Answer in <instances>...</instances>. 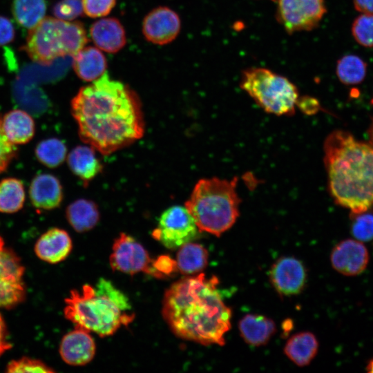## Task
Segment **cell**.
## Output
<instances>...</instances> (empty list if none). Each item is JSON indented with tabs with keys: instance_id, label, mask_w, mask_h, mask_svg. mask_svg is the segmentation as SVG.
<instances>
[{
	"instance_id": "cell-1",
	"label": "cell",
	"mask_w": 373,
	"mask_h": 373,
	"mask_svg": "<svg viewBox=\"0 0 373 373\" xmlns=\"http://www.w3.org/2000/svg\"><path fill=\"white\" fill-rule=\"evenodd\" d=\"M71 113L81 140L103 155L128 146L144 135L139 97L106 72L79 90L71 101Z\"/></svg>"
},
{
	"instance_id": "cell-2",
	"label": "cell",
	"mask_w": 373,
	"mask_h": 373,
	"mask_svg": "<svg viewBox=\"0 0 373 373\" xmlns=\"http://www.w3.org/2000/svg\"><path fill=\"white\" fill-rule=\"evenodd\" d=\"M218 279L203 273L173 283L162 300V314L178 338L204 345H224L231 328V310L221 296Z\"/></svg>"
},
{
	"instance_id": "cell-3",
	"label": "cell",
	"mask_w": 373,
	"mask_h": 373,
	"mask_svg": "<svg viewBox=\"0 0 373 373\" xmlns=\"http://www.w3.org/2000/svg\"><path fill=\"white\" fill-rule=\"evenodd\" d=\"M331 195L351 213L373 210V146L350 133L334 131L324 143Z\"/></svg>"
},
{
	"instance_id": "cell-4",
	"label": "cell",
	"mask_w": 373,
	"mask_h": 373,
	"mask_svg": "<svg viewBox=\"0 0 373 373\" xmlns=\"http://www.w3.org/2000/svg\"><path fill=\"white\" fill-rule=\"evenodd\" d=\"M238 180L236 177L231 180L214 177L195 184L184 207L200 231L218 237L234 224L241 201L236 192Z\"/></svg>"
},
{
	"instance_id": "cell-5",
	"label": "cell",
	"mask_w": 373,
	"mask_h": 373,
	"mask_svg": "<svg viewBox=\"0 0 373 373\" xmlns=\"http://www.w3.org/2000/svg\"><path fill=\"white\" fill-rule=\"evenodd\" d=\"M65 317L75 327L93 332L101 337L113 335L122 325H128L135 315L122 311L107 297L85 285L81 291L72 290L65 300Z\"/></svg>"
},
{
	"instance_id": "cell-6",
	"label": "cell",
	"mask_w": 373,
	"mask_h": 373,
	"mask_svg": "<svg viewBox=\"0 0 373 373\" xmlns=\"http://www.w3.org/2000/svg\"><path fill=\"white\" fill-rule=\"evenodd\" d=\"M87 41L81 22L48 17L30 28L24 50L32 61L46 65L57 58L75 55Z\"/></svg>"
},
{
	"instance_id": "cell-7",
	"label": "cell",
	"mask_w": 373,
	"mask_h": 373,
	"mask_svg": "<svg viewBox=\"0 0 373 373\" xmlns=\"http://www.w3.org/2000/svg\"><path fill=\"white\" fill-rule=\"evenodd\" d=\"M240 85L267 113H294L299 95L296 86L287 78L267 68H250L243 71Z\"/></svg>"
},
{
	"instance_id": "cell-8",
	"label": "cell",
	"mask_w": 373,
	"mask_h": 373,
	"mask_svg": "<svg viewBox=\"0 0 373 373\" xmlns=\"http://www.w3.org/2000/svg\"><path fill=\"white\" fill-rule=\"evenodd\" d=\"M200 232L195 222L185 208L173 206L161 215L152 236L166 248L174 249L191 242Z\"/></svg>"
},
{
	"instance_id": "cell-9",
	"label": "cell",
	"mask_w": 373,
	"mask_h": 373,
	"mask_svg": "<svg viewBox=\"0 0 373 373\" xmlns=\"http://www.w3.org/2000/svg\"><path fill=\"white\" fill-rule=\"evenodd\" d=\"M110 256V265L114 271L134 275L144 272L156 278L157 274L146 249L134 238L122 233L115 240Z\"/></svg>"
},
{
	"instance_id": "cell-10",
	"label": "cell",
	"mask_w": 373,
	"mask_h": 373,
	"mask_svg": "<svg viewBox=\"0 0 373 373\" xmlns=\"http://www.w3.org/2000/svg\"><path fill=\"white\" fill-rule=\"evenodd\" d=\"M24 267L20 258L10 249L4 247L0 236V307L10 309L26 297Z\"/></svg>"
},
{
	"instance_id": "cell-11",
	"label": "cell",
	"mask_w": 373,
	"mask_h": 373,
	"mask_svg": "<svg viewBox=\"0 0 373 373\" xmlns=\"http://www.w3.org/2000/svg\"><path fill=\"white\" fill-rule=\"evenodd\" d=\"M277 19L290 34L314 28L326 12L324 0H276Z\"/></svg>"
},
{
	"instance_id": "cell-12",
	"label": "cell",
	"mask_w": 373,
	"mask_h": 373,
	"mask_svg": "<svg viewBox=\"0 0 373 373\" xmlns=\"http://www.w3.org/2000/svg\"><path fill=\"white\" fill-rule=\"evenodd\" d=\"M181 21L178 14L167 6H159L144 18L142 30L144 38L157 45L172 42L179 35Z\"/></svg>"
},
{
	"instance_id": "cell-13",
	"label": "cell",
	"mask_w": 373,
	"mask_h": 373,
	"mask_svg": "<svg viewBox=\"0 0 373 373\" xmlns=\"http://www.w3.org/2000/svg\"><path fill=\"white\" fill-rule=\"evenodd\" d=\"M269 279L275 290L281 296L300 294L307 280V272L300 260L294 257H282L271 266Z\"/></svg>"
},
{
	"instance_id": "cell-14",
	"label": "cell",
	"mask_w": 373,
	"mask_h": 373,
	"mask_svg": "<svg viewBox=\"0 0 373 373\" xmlns=\"http://www.w3.org/2000/svg\"><path fill=\"white\" fill-rule=\"evenodd\" d=\"M330 259L334 269L343 275L351 276L364 271L368 263L369 254L361 241L347 239L334 247Z\"/></svg>"
},
{
	"instance_id": "cell-15",
	"label": "cell",
	"mask_w": 373,
	"mask_h": 373,
	"mask_svg": "<svg viewBox=\"0 0 373 373\" xmlns=\"http://www.w3.org/2000/svg\"><path fill=\"white\" fill-rule=\"evenodd\" d=\"M90 332L79 327L66 334L61 340L59 353L70 365H84L95 356L96 345Z\"/></svg>"
},
{
	"instance_id": "cell-16",
	"label": "cell",
	"mask_w": 373,
	"mask_h": 373,
	"mask_svg": "<svg viewBox=\"0 0 373 373\" xmlns=\"http://www.w3.org/2000/svg\"><path fill=\"white\" fill-rule=\"evenodd\" d=\"M29 197L32 204L39 210L57 208L63 200V189L59 179L50 173L36 175L30 185Z\"/></svg>"
},
{
	"instance_id": "cell-17",
	"label": "cell",
	"mask_w": 373,
	"mask_h": 373,
	"mask_svg": "<svg viewBox=\"0 0 373 373\" xmlns=\"http://www.w3.org/2000/svg\"><path fill=\"white\" fill-rule=\"evenodd\" d=\"M90 35L97 48L108 53L119 52L126 44L125 29L115 17L95 21L90 28Z\"/></svg>"
},
{
	"instance_id": "cell-18",
	"label": "cell",
	"mask_w": 373,
	"mask_h": 373,
	"mask_svg": "<svg viewBox=\"0 0 373 373\" xmlns=\"http://www.w3.org/2000/svg\"><path fill=\"white\" fill-rule=\"evenodd\" d=\"M72 247V240L65 230L52 228L38 239L35 251L42 260L55 264L65 260L71 252Z\"/></svg>"
},
{
	"instance_id": "cell-19",
	"label": "cell",
	"mask_w": 373,
	"mask_h": 373,
	"mask_svg": "<svg viewBox=\"0 0 373 373\" xmlns=\"http://www.w3.org/2000/svg\"><path fill=\"white\" fill-rule=\"evenodd\" d=\"M73 57V70L85 82H91L106 73V57L97 47L84 46Z\"/></svg>"
},
{
	"instance_id": "cell-20",
	"label": "cell",
	"mask_w": 373,
	"mask_h": 373,
	"mask_svg": "<svg viewBox=\"0 0 373 373\" xmlns=\"http://www.w3.org/2000/svg\"><path fill=\"white\" fill-rule=\"evenodd\" d=\"M243 340L249 345L260 347L266 345L276 332L275 323L259 314H247L238 323Z\"/></svg>"
},
{
	"instance_id": "cell-21",
	"label": "cell",
	"mask_w": 373,
	"mask_h": 373,
	"mask_svg": "<svg viewBox=\"0 0 373 373\" xmlns=\"http://www.w3.org/2000/svg\"><path fill=\"white\" fill-rule=\"evenodd\" d=\"M2 126L8 139L14 144H23L34 137L35 124L33 118L26 111L12 110L2 117Z\"/></svg>"
},
{
	"instance_id": "cell-22",
	"label": "cell",
	"mask_w": 373,
	"mask_h": 373,
	"mask_svg": "<svg viewBox=\"0 0 373 373\" xmlns=\"http://www.w3.org/2000/svg\"><path fill=\"white\" fill-rule=\"evenodd\" d=\"M68 166L73 174L85 184L95 178L102 170L95 149L90 146H78L67 157Z\"/></svg>"
},
{
	"instance_id": "cell-23",
	"label": "cell",
	"mask_w": 373,
	"mask_h": 373,
	"mask_svg": "<svg viewBox=\"0 0 373 373\" xmlns=\"http://www.w3.org/2000/svg\"><path fill=\"white\" fill-rule=\"evenodd\" d=\"M318 342L311 332H303L292 336L287 341L284 352L296 365H309L317 354Z\"/></svg>"
},
{
	"instance_id": "cell-24",
	"label": "cell",
	"mask_w": 373,
	"mask_h": 373,
	"mask_svg": "<svg viewBox=\"0 0 373 373\" xmlns=\"http://www.w3.org/2000/svg\"><path fill=\"white\" fill-rule=\"evenodd\" d=\"M70 226L77 232L88 231L94 228L99 220L97 206L91 200L79 199L70 203L66 211Z\"/></svg>"
},
{
	"instance_id": "cell-25",
	"label": "cell",
	"mask_w": 373,
	"mask_h": 373,
	"mask_svg": "<svg viewBox=\"0 0 373 373\" xmlns=\"http://www.w3.org/2000/svg\"><path fill=\"white\" fill-rule=\"evenodd\" d=\"M209 254L202 245L187 242L179 248L176 256L177 269L182 274L193 276L200 273L208 264Z\"/></svg>"
},
{
	"instance_id": "cell-26",
	"label": "cell",
	"mask_w": 373,
	"mask_h": 373,
	"mask_svg": "<svg viewBox=\"0 0 373 373\" xmlns=\"http://www.w3.org/2000/svg\"><path fill=\"white\" fill-rule=\"evenodd\" d=\"M25 198L24 186L20 180L7 178L0 181V212H17L23 207Z\"/></svg>"
},
{
	"instance_id": "cell-27",
	"label": "cell",
	"mask_w": 373,
	"mask_h": 373,
	"mask_svg": "<svg viewBox=\"0 0 373 373\" xmlns=\"http://www.w3.org/2000/svg\"><path fill=\"white\" fill-rule=\"evenodd\" d=\"M46 10L45 0H14L12 12L17 22L27 28L39 23Z\"/></svg>"
},
{
	"instance_id": "cell-28",
	"label": "cell",
	"mask_w": 373,
	"mask_h": 373,
	"mask_svg": "<svg viewBox=\"0 0 373 373\" xmlns=\"http://www.w3.org/2000/svg\"><path fill=\"white\" fill-rule=\"evenodd\" d=\"M35 152L41 164L49 168H55L65 160L67 149L59 139L48 138L39 142Z\"/></svg>"
},
{
	"instance_id": "cell-29",
	"label": "cell",
	"mask_w": 373,
	"mask_h": 373,
	"mask_svg": "<svg viewBox=\"0 0 373 373\" xmlns=\"http://www.w3.org/2000/svg\"><path fill=\"white\" fill-rule=\"evenodd\" d=\"M366 70V64L362 59L356 55H347L338 61L336 74L341 82L353 85L363 80Z\"/></svg>"
},
{
	"instance_id": "cell-30",
	"label": "cell",
	"mask_w": 373,
	"mask_h": 373,
	"mask_svg": "<svg viewBox=\"0 0 373 373\" xmlns=\"http://www.w3.org/2000/svg\"><path fill=\"white\" fill-rule=\"evenodd\" d=\"M352 32L358 44L365 47H373V15L358 16L353 23Z\"/></svg>"
},
{
	"instance_id": "cell-31",
	"label": "cell",
	"mask_w": 373,
	"mask_h": 373,
	"mask_svg": "<svg viewBox=\"0 0 373 373\" xmlns=\"http://www.w3.org/2000/svg\"><path fill=\"white\" fill-rule=\"evenodd\" d=\"M352 233L359 241H368L373 238V210L360 213H351Z\"/></svg>"
},
{
	"instance_id": "cell-32",
	"label": "cell",
	"mask_w": 373,
	"mask_h": 373,
	"mask_svg": "<svg viewBox=\"0 0 373 373\" xmlns=\"http://www.w3.org/2000/svg\"><path fill=\"white\" fill-rule=\"evenodd\" d=\"M95 291L103 295L114 303L122 311L128 312L131 309L128 297L113 283L104 278H99L95 288Z\"/></svg>"
},
{
	"instance_id": "cell-33",
	"label": "cell",
	"mask_w": 373,
	"mask_h": 373,
	"mask_svg": "<svg viewBox=\"0 0 373 373\" xmlns=\"http://www.w3.org/2000/svg\"><path fill=\"white\" fill-rule=\"evenodd\" d=\"M7 372H53L54 370L41 361L22 357L10 361L7 365Z\"/></svg>"
},
{
	"instance_id": "cell-34",
	"label": "cell",
	"mask_w": 373,
	"mask_h": 373,
	"mask_svg": "<svg viewBox=\"0 0 373 373\" xmlns=\"http://www.w3.org/2000/svg\"><path fill=\"white\" fill-rule=\"evenodd\" d=\"M52 11L57 19L64 21L73 20L84 12L82 0H61L55 5Z\"/></svg>"
},
{
	"instance_id": "cell-35",
	"label": "cell",
	"mask_w": 373,
	"mask_h": 373,
	"mask_svg": "<svg viewBox=\"0 0 373 373\" xmlns=\"http://www.w3.org/2000/svg\"><path fill=\"white\" fill-rule=\"evenodd\" d=\"M117 0H82L84 13L91 18L108 15L113 9Z\"/></svg>"
},
{
	"instance_id": "cell-36",
	"label": "cell",
	"mask_w": 373,
	"mask_h": 373,
	"mask_svg": "<svg viewBox=\"0 0 373 373\" xmlns=\"http://www.w3.org/2000/svg\"><path fill=\"white\" fill-rule=\"evenodd\" d=\"M17 148L6 137L2 126V117H0V173L4 172L11 162L16 157Z\"/></svg>"
},
{
	"instance_id": "cell-37",
	"label": "cell",
	"mask_w": 373,
	"mask_h": 373,
	"mask_svg": "<svg viewBox=\"0 0 373 373\" xmlns=\"http://www.w3.org/2000/svg\"><path fill=\"white\" fill-rule=\"evenodd\" d=\"M153 267L160 279L170 276L178 271L176 261L167 255L160 256L153 259Z\"/></svg>"
},
{
	"instance_id": "cell-38",
	"label": "cell",
	"mask_w": 373,
	"mask_h": 373,
	"mask_svg": "<svg viewBox=\"0 0 373 373\" xmlns=\"http://www.w3.org/2000/svg\"><path fill=\"white\" fill-rule=\"evenodd\" d=\"M15 35L12 22L6 17L0 16V46L11 42Z\"/></svg>"
},
{
	"instance_id": "cell-39",
	"label": "cell",
	"mask_w": 373,
	"mask_h": 373,
	"mask_svg": "<svg viewBox=\"0 0 373 373\" xmlns=\"http://www.w3.org/2000/svg\"><path fill=\"white\" fill-rule=\"evenodd\" d=\"M297 106L305 113H314L319 108L318 101L311 97H299Z\"/></svg>"
},
{
	"instance_id": "cell-40",
	"label": "cell",
	"mask_w": 373,
	"mask_h": 373,
	"mask_svg": "<svg viewBox=\"0 0 373 373\" xmlns=\"http://www.w3.org/2000/svg\"><path fill=\"white\" fill-rule=\"evenodd\" d=\"M11 347V344L7 341V329L4 321L0 314V356Z\"/></svg>"
},
{
	"instance_id": "cell-41",
	"label": "cell",
	"mask_w": 373,
	"mask_h": 373,
	"mask_svg": "<svg viewBox=\"0 0 373 373\" xmlns=\"http://www.w3.org/2000/svg\"><path fill=\"white\" fill-rule=\"evenodd\" d=\"M355 8L363 14H373V0H354Z\"/></svg>"
},
{
	"instance_id": "cell-42",
	"label": "cell",
	"mask_w": 373,
	"mask_h": 373,
	"mask_svg": "<svg viewBox=\"0 0 373 373\" xmlns=\"http://www.w3.org/2000/svg\"><path fill=\"white\" fill-rule=\"evenodd\" d=\"M368 132H369V137H370L371 145L373 146V119L372 120Z\"/></svg>"
},
{
	"instance_id": "cell-43",
	"label": "cell",
	"mask_w": 373,
	"mask_h": 373,
	"mask_svg": "<svg viewBox=\"0 0 373 373\" xmlns=\"http://www.w3.org/2000/svg\"><path fill=\"white\" fill-rule=\"evenodd\" d=\"M366 370L368 372L373 373V359H372L366 367Z\"/></svg>"
},
{
	"instance_id": "cell-44",
	"label": "cell",
	"mask_w": 373,
	"mask_h": 373,
	"mask_svg": "<svg viewBox=\"0 0 373 373\" xmlns=\"http://www.w3.org/2000/svg\"><path fill=\"white\" fill-rule=\"evenodd\" d=\"M371 104L373 105V99L371 101Z\"/></svg>"
}]
</instances>
